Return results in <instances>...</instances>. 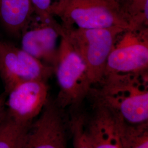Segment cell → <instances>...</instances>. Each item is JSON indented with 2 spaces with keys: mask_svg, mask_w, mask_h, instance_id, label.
I'll return each instance as SVG.
<instances>
[{
  "mask_svg": "<svg viewBox=\"0 0 148 148\" xmlns=\"http://www.w3.org/2000/svg\"><path fill=\"white\" fill-rule=\"evenodd\" d=\"M130 124L148 122V71L136 74H106L92 87L87 97Z\"/></svg>",
  "mask_w": 148,
  "mask_h": 148,
  "instance_id": "obj_1",
  "label": "cell"
},
{
  "mask_svg": "<svg viewBox=\"0 0 148 148\" xmlns=\"http://www.w3.org/2000/svg\"><path fill=\"white\" fill-rule=\"evenodd\" d=\"M51 13L65 28H132L119 4L106 0H57L53 3Z\"/></svg>",
  "mask_w": 148,
  "mask_h": 148,
  "instance_id": "obj_2",
  "label": "cell"
},
{
  "mask_svg": "<svg viewBox=\"0 0 148 148\" xmlns=\"http://www.w3.org/2000/svg\"><path fill=\"white\" fill-rule=\"evenodd\" d=\"M124 30L119 27L65 28L61 25L59 29L60 36L69 42L84 61L92 86L103 79L111 49L117 36Z\"/></svg>",
  "mask_w": 148,
  "mask_h": 148,
  "instance_id": "obj_3",
  "label": "cell"
},
{
  "mask_svg": "<svg viewBox=\"0 0 148 148\" xmlns=\"http://www.w3.org/2000/svg\"><path fill=\"white\" fill-rule=\"evenodd\" d=\"M54 74L59 87L55 99L57 104L64 109L67 107L78 109L92 86L84 61L62 36Z\"/></svg>",
  "mask_w": 148,
  "mask_h": 148,
  "instance_id": "obj_4",
  "label": "cell"
},
{
  "mask_svg": "<svg viewBox=\"0 0 148 148\" xmlns=\"http://www.w3.org/2000/svg\"><path fill=\"white\" fill-rule=\"evenodd\" d=\"M148 26L132 27L122 32L109 55L105 75L139 73L148 71Z\"/></svg>",
  "mask_w": 148,
  "mask_h": 148,
  "instance_id": "obj_5",
  "label": "cell"
},
{
  "mask_svg": "<svg viewBox=\"0 0 148 148\" xmlns=\"http://www.w3.org/2000/svg\"><path fill=\"white\" fill-rule=\"evenodd\" d=\"M54 68L27 53L21 48L0 41V77L8 93L16 85L27 81L47 82Z\"/></svg>",
  "mask_w": 148,
  "mask_h": 148,
  "instance_id": "obj_6",
  "label": "cell"
},
{
  "mask_svg": "<svg viewBox=\"0 0 148 148\" xmlns=\"http://www.w3.org/2000/svg\"><path fill=\"white\" fill-rule=\"evenodd\" d=\"M64 109L48 98L42 111L28 128L23 148H67L66 120Z\"/></svg>",
  "mask_w": 148,
  "mask_h": 148,
  "instance_id": "obj_7",
  "label": "cell"
},
{
  "mask_svg": "<svg viewBox=\"0 0 148 148\" xmlns=\"http://www.w3.org/2000/svg\"><path fill=\"white\" fill-rule=\"evenodd\" d=\"M48 86L43 81L21 82L7 93L5 114L16 123L29 127L42 111L48 96Z\"/></svg>",
  "mask_w": 148,
  "mask_h": 148,
  "instance_id": "obj_8",
  "label": "cell"
},
{
  "mask_svg": "<svg viewBox=\"0 0 148 148\" xmlns=\"http://www.w3.org/2000/svg\"><path fill=\"white\" fill-rule=\"evenodd\" d=\"M60 26L54 17L41 20L34 14L21 33V49L54 68L60 38Z\"/></svg>",
  "mask_w": 148,
  "mask_h": 148,
  "instance_id": "obj_9",
  "label": "cell"
},
{
  "mask_svg": "<svg viewBox=\"0 0 148 148\" xmlns=\"http://www.w3.org/2000/svg\"><path fill=\"white\" fill-rule=\"evenodd\" d=\"M94 113L85 119V134L90 148H122L117 116L101 104L93 102Z\"/></svg>",
  "mask_w": 148,
  "mask_h": 148,
  "instance_id": "obj_10",
  "label": "cell"
},
{
  "mask_svg": "<svg viewBox=\"0 0 148 148\" xmlns=\"http://www.w3.org/2000/svg\"><path fill=\"white\" fill-rule=\"evenodd\" d=\"M34 14L31 0H0V21L13 35H21Z\"/></svg>",
  "mask_w": 148,
  "mask_h": 148,
  "instance_id": "obj_11",
  "label": "cell"
},
{
  "mask_svg": "<svg viewBox=\"0 0 148 148\" xmlns=\"http://www.w3.org/2000/svg\"><path fill=\"white\" fill-rule=\"evenodd\" d=\"M117 116L122 148H148V122L130 124Z\"/></svg>",
  "mask_w": 148,
  "mask_h": 148,
  "instance_id": "obj_12",
  "label": "cell"
},
{
  "mask_svg": "<svg viewBox=\"0 0 148 148\" xmlns=\"http://www.w3.org/2000/svg\"><path fill=\"white\" fill-rule=\"evenodd\" d=\"M29 127L13 121L4 113L0 119V148H23Z\"/></svg>",
  "mask_w": 148,
  "mask_h": 148,
  "instance_id": "obj_13",
  "label": "cell"
},
{
  "mask_svg": "<svg viewBox=\"0 0 148 148\" xmlns=\"http://www.w3.org/2000/svg\"><path fill=\"white\" fill-rule=\"evenodd\" d=\"M119 4L132 27L148 24V0H119Z\"/></svg>",
  "mask_w": 148,
  "mask_h": 148,
  "instance_id": "obj_14",
  "label": "cell"
},
{
  "mask_svg": "<svg viewBox=\"0 0 148 148\" xmlns=\"http://www.w3.org/2000/svg\"><path fill=\"white\" fill-rule=\"evenodd\" d=\"M69 120V131L73 138L74 148H90L85 134V115L74 109Z\"/></svg>",
  "mask_w": 148,
  "mask_h": 148,
  "instance_id": "obj_15",
  "label": "cell"
},
{
  "mask_svg": "<svg viewBox=\"0 0 148 148\" xmlns=\"http://www.w3.org/2000/svg\"><path fill=\"white\" fill-rule=\"evenodd\" d=\"M34 14L41 20H46L54 17L52 14L51 8L54 0H31Z\"/></svg>",
  "mask_w": 148,
  "mask_h": 148,
  "instance_id": "obj_16",
  "label": "cell"
},
{
  "mask_svg": "<svg viewBox=\"0 0 148 148\" xmlns=\"http://www.w3.org/2000/svg\"><path fill=\"white\" fill-rule=\"evenodd\" d=\"M7 93L5 92L0 94V119L3 116L5 110V101Z\"/></svg>",
  "mask_w": 148,
  "mask_h": 148,
  "instance_id": "obj_17",
  "label": "cell"
},
{
  "mask_svg": "<svg viewBox=\"0 0 148 148\" xmlns=\"http://www.w3.org/2000/svg\"><path fill=\"white\" fill-rule=\"evenodd\" d=\"M106 1H110V2H116L119 3V0H106Z\"/></svg>",
  "mask_w": 148,
  "mask_h": 148,
  "instance_id": "obj_18",
  "label": "cell"
}]
</instances>
